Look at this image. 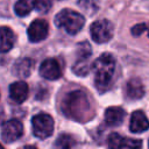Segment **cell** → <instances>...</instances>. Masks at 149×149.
Listing matches in <instances>:
<instances>
[{
  "label": "cell",
  "instance_id": "1",
  "mask_svg": "<svg viewBox=\"0 0 149 149\" xmlns=\"http://www.w3.org/2000/svg\"><path fill=\"white\" fill-rule=\"evenodd\" d=\"M62 112L72 120H87L91 115V105L87 95L79 90L69 92L62 101Z\"/></svg>",
  "mask_w": 149,
  "mask_h": 149
},
{
  "label": "cell",
  "instance_id": "2",
  "mask_svg": "<svg viewBox=\"0 0 149 149\" xmlns=\"http://www.w3.org/2000/svg\"><path fill=\"white\" fill-rule=\"evenodd\" d=\"M115 65V58L111 54H102L93 62L92 70L94 72V84L99 92H105L111 87Z\"/></svg>",
  "mask_w": 149,
  "mask_h": 149
},
{
  "label": "cell",
  "instance_id": "3",
  "mask_svg": "<svg viewBox=\"0 0 149 149\" xmlns=\"http://www.w3.org/2000/svg\"><path fill=\"white\" fill-rule=\"evenodd\" d=\"M55 24L59 28H63L68 34L74 35L79 33L84 27L85 19L80 13L65 8L56 14Z\"/></svg>",
  "mask_w": 149,
  "mask_h": 149
},
{
  "label": "cell",
  "instance_id": "4",
  "mask_svg": "<svg viewBox=\"0 0 149 149\" xmlns=\"http://www.w3.org/2000/svg\"><path fill=\"white\" fill-rule=\"evenodd\" d=\"M31 125L34 135L42 140L51 136L54 132V119L47 113L36 114L31 120Z\"/></svg>",
  "mask_w": 149,
  "mask_h": 149
},
{
  "label": "cell",
  "instance_id": "5",
  "mask_svg": "<svg viewBox=\"0 0 149 149\" xmlns=\"http://www.w3.org/2000/svg\"><path fill=\"white\" fill-rule=\"evenodd\" d=\"M91 37L97 43H106L113 36V26L108 20H97L90 28Z\"/></svg>",
  "mask_w": 149,
  "mask_h": 149
},
{
  "label": "cell",
  "instance_id": "6",
  "mask_svg": "<svg viewBox=\"0 0 149 149\" xmlns=\"http://www.w3.org/2000/svg\"><path fill=\"white\" fill-rule=\"evenodd\" d=\"M77 61L73 65V72L78 76H86L90 71V56H91V48L87 42L80 43L77 52Z\"/></svg>",
  "mask_w": 149,
  "mask_h": 149
},
{
  "label": "cell",
  "instance_id": "7",
  "mask_svg": "<svg viewBox=\"0 0 149 149\" xmlns=\"http://www.w3.org/2000/svg\"><path fill=\"white\" fill-rule=\"evenodd\" d=\"M22 134H23V126L16 119L6 121L1 128V137L7 143L19 140L22 136Z\"/></svg>",
  "mask_w": 149,
  "mask_h": 149
},
{
  "label": "cell",
  "instance_id": "8",
  "mask_svg": "<svg viewBox=\"0 0 149 149\" xmlns=\"http://www.w3.org/2000/svg\"><path fill=\"white\" fill-rule=\"evenodd\" d=\"M49 33V24L43 19H36L34 20L27 30L28 37L30 42H41L43 41Z\"/></svg>",
  "mask_w": 149,
  "mask_h": 149
},
{
  "label": "cell",
  "instance_id": "9",
  "mask_svg": "<svg viewBox=\"0 0 149 149\" xmlns=\"http://www.w3.org/2000/svg\"><path fill=\"white\" fill-rule=\"evenodd\" d=\"M40 74L49 80H56L62 76V70L55 58H47L40 66Z\"/></svg>",
  "mask_w": 149,
  "mask_h": 149
},
{
  "label": "cell",
  "instance_id": "10",
  "mask_svg": "<svg viewBox=\"0 0 149 149\" xmlns=\"http://www.w3.org/2000/svg\"><path fill=\"white\" fill-rule=\"evenodd\" d=\"M149 128V120L142 111L133 112L129 122V129L133 133H142Z\"/></svg>",
  "mask_w": 149,
  "mask_h": 149
},
{
  "label": "cell",
  "instance_id": "11",
  "mask_svg": "<svg viewBox=\"0 0 149 149\" xmlns=\"http://www.w3.org/2000/svg\"><path fill=\"white\" fill-rule=\"evenodd\" d=\"M28 92H29L28 85L22 80L15 81L9 86V97L16 104L23 102L28 97Z\"/></svg>",
  "mask_w": 149,
  "mask_h": 149
},
{
  "label": "cell",
  "instance_id": "12",
  "mask_svg": "<svg viewBox=\"0 0 149 149\" xmlns=\"http://www.w3.org/2000/svg\"><path fill=\"white\" fill-rule=\"evenodd\" d=\"M126 112L121 107H109L105 112V122L111 127H118L122 123Z\"/></svg>",
  "mask_w": 149,
  "mask_h": 149
},
{
  "label": "cell",
  "instance_id": "13",
  "mask_svg": "<svg viewBox=\"0 0 149 149\" xmlns=\"http://www.w3.org/2000/svg\"><path fill=\"white\" fill-rule=\"evenodd\" d=\"M15 42V35L9 27H0V52L9 51Z\"/></svg>",
  "mask_w": 149,
  "mask_h": 149
},
{
  "label": "cell",
  "instance_id": "14",
  "mask_svg": "<svg viewBox=\"0 0 149 149\" xmlns=\"http://www.w3.org/2000/svg\"><path fill=\"white\" fill-rule=\"evenodd\" d=\"M126 94L129 99H133V100L142 98L144 94V87H143L142 81L139 78L130 79L126 86Z\"/></svg>",
  "mask_w": 149,
  "mask_h": 149
},
{
  "label": "cell",
  "instance_id": "15",
  "mask_svg": "<svg viewBox=\"0 0 149 149\" xmlns=\"http://www.w3.org/2000/svg\"><path fill=\"white\" fill-rule=\"evenodd\" d=\"M33 68H34L33 59H30V58H21L15 63L13 71H14L15 76L21 77V78H26V77L30 76Z\"/></svg>",
  "mask_w": 149,
  "mask_h": 149
},
{
  "label": "cell",
  "instance_id": "16",
  "mask_svg": "<svg viewBox=\"0 0 149 149\" xmlns=\"http://www.w3.org/2000/svg\"><path fill=\"white\" fill-rule=\"evenodd\" d=\"M35 6L36 0H17L14 6V9L19 16H26L35 8Z\"/></svg>",
  "mask_w": 149,
  "mask_h": 149
},
{
  "label": "cell",
  "instance_id": "17",
  "mask_svg": "<svg viewBox=\"0 0 149 149\" xmlns=\"http://www.w3.org/2000/svg\"><path fill=\"white\" fill-rule=\"evenodd\" d=\"M76 144L74 139L69 134H61L55 141V149H71Z\"/></svg>",
  "mask_w": 149,
  "mask_h": 149
},
{
  "label": "cell",
  "instance_id": "18",
  "mask_svg": "<svg viewBox=\"0 0 149 149\" xmlns=\"http://www.w3.org/2000/svg\"><path fill=\"white\" fill-rule=\"evenodd\" d=\"M122 140H123V137H122L120 134H118V133H112V134L108 136V140H107L108 149H121Z\"/></svg>",
  "mask_w": 149,
  "mask_h": 149
},
{
  "label": "cell",
  "instance_id": "19",
  "mask_svg": "<svg viewBox=\"0 0 149 149\" xmlns=\"http://www.w3.org/2000/svg\"><path fill=\"white\" fill-rule=\"evenodd\" d=\"M141 148H142L141 140L123 137L122 143H121V149H141Z\"/></svg>",
  "mask_w": 149,
  "mask_h": 149
},
{
  "label": "cell",
  "instance_id": "20",
  "mask_svg": "<svg viewBox=\"0 0 149 149\" xmlns=\"http://www.w3.org/2000/svg\"><path fill=\"white\" fill-rule=\"evenodd\" d=\"M78 5L84 8L86 12H88L90 14L97 12L98 9V0H78Z\"/></svg>",
  "mask_w": 149,
  "mask_h": 149
},
{
  "label": "cell",
  "instance_id": "21",
  "mask_svg": "<svg viewBox=\"0 0 149 149\" xmlns=\"http://www.w3.org/2000/svg\"><path fill=\"white\" fill-rule=\"evenodd\" d=\"M51 7V0H36L35 8L40 13H47Z\"/></svg>",
  "mask_w": 149,
  "mask_h": 149
},
{
  "label": "cell",
  "instance_id": "22",
  "mask_svg": "<svg viewBox=\"0 0 149 149\" xmlns=\"http://www.w3.org/2000/svg\"><path fill=\"white\" fill-rule=\"evenodd\" d=\"M148 27H149V24H147V23H139V24H135V26L132 28V34H133L134 36H139V35H141L144 30H148Z\"/></svg>",
  "mask_w": 149,
  "mask_h": 149
},
{
  "label": "cell",
  "instance_id": "23",
  "mask_svg": "<svg viewBox=\"0 0 149 149\" xmlns=\"http://www.w3.org/2000/svg\"><path fill=\"white\" fill-rule=\"evenodd\" d=\"M21 149H37L35 146H24L23 148H21Z\"/></svg>",
  "mask_w": 149,
  "mask_h": 149
},
{
  "label": "cell",
  "instance_id": "24",
  "mask_svg": "<svg viewBox=\"0 0 149 149\" xmlns=\"http://www.w3.org/2000/svg\"><path fill=\"white\" fill-rule=\"evenodd\" d=\"M0 149H5V148H3V147H2L1 144H0Z\"/></svg>",
  "mask_w": 149,
  "mask_h": 149
},
{
  "label": "cell",
  "instance_id": "25",
  "mask_svg": "<svg viewBox=\"0 0 149 149\" xmlns=\"http://www.w3.org/2000/svg\"><path fill=\"white\" fill-rule=\"evenodd\" d=\"M147 31H148V36H149V27H148V30Z\"/></svg>",
  "mask_w": 149,
  "mask_h": 149
}]
</instances>
